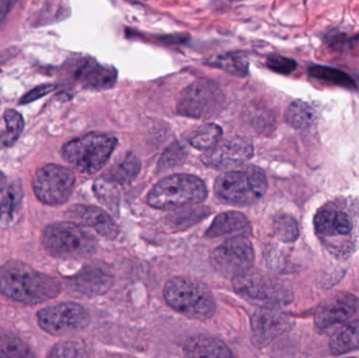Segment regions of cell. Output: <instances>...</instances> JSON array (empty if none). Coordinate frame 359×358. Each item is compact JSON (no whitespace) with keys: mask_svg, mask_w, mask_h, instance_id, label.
Returning a JSON list of instances; mask_svg holds the SVG:
<instances>
[{"mask_svg":"<svg viewBox=\"0 0 359 358\" xmlns=\"http://www.w3.org/2000/svg\"><path fill=\"white\" fill-rule=\"evenodd\" d=\"M314 230L325 249L339 260L359 248V199L341 198L327 202L314 216Z\"/></svg>","mask_w":359,"mask_h":358,"instance_id":"cell-1","label":"cell"},{"mask_svg":"<svg viewBox=\"0 0 359 358\" xmlns=\"http://www.w3.org/2000/svg\"><path fill=\"white\" fill-rule=\"evenodd\" d=\"M61 290L58 280L19 261H11L0 268V294L15 302L29 306L41 304L57 298Z\"/></svg>","mask_w":359,"mask_h":358,"instance_id":"cell-2","label":"cell"},{"mask_svg":"<svg viewBox=\"0 0 359 358\" xmlns=\"http://www.w3.org/2000/svg\"><path fill=\"white\" fill-rule=\"evenodd\" d=\"M268 189L265 172L259 166L224 172L215 181V193L219 201L229 205L248 206L257 203Z\"/></svg>","mask_w":359,"mask_h":358,"instance_id":"cell-3","label":"cell"},{"mask_svg":"<svg viewBox=\"0 0 359 358\" xmlns=\"http://www.w3.org/2000/svg\"><path fill=\"white\" fill-rule=\"evenodd\" d=\"M42 245L53 258L80 260L97 252L98 242L82 225L60 222L48 225L42 233Z\"/></svg>","mask_w":359,"mask_h":358,"instance_id":"cell-4","label":"cell"},{"mask_svg":"<svg viewBox=\"0 0 359 358\" xmlns=\"http://www.w3.org/2000/svg\"><path fill=\"white\" fill-rule=\"evenodd\" d=\"M117 144L113 135L90 132L65 143L61 155L81 174H95L107 165Z\"/></svg>","mask_w":359,"mask_h":358,"instance_id":"cell-5","label":"cell"},{"mask_svg":"<svg viewBox=\"0 0 359 358\" xmlns=\"http://www.w3.org/2000/svg\"><path fill=\"white\" fill-rule=\"evenodd\" d=\"M163 294L166 303L172 309L189 319L205 321L212 317L217 310L210 290L189 277L170 280L166 283Z\"/></svg>","mask_w":359,"mask_h":358,"instance_id":"cell-6","label":"cell"},{"mask_svg":"<svg viewBox=\"0 0 359 358\" xmlns=\"http://www.w3.org/2000/svg\"><path fill=\"white\" fill-rule=\"evenodd\" d=\"M232 283L238 296L259 308H282L293 301L292 291L288 286L261 271L249 269L236 275Z\"/></svg>","mask_w":359,"mask_h":358,"instance_id":"cell-7","label":"cell"},{"mask_svg":"<svg viewBox=\"0 0 359 358\" xmlns=\"http://www.w3.org/2000/svg\"><path fill=\"white\" fill-rule=\"evenodd\" d=\"M208 195L206 185L191 174H174L160 181L147 195V203L157 209H172L202 203Z\"/></svg>","mask_w":359,"mask_h":358,"instance_id":"cell-8","label":"cell"},{"mask_svg":"<svg viewBox=\"0 0 359 358\" xmlns=\"http://www.w3.org/2000/svg\"><path fill=\"white\" fill-rule=\"evenodd\" d=\"M226 104V96L212 80L192 82L180 95L177 111L184 117L210 119L219 115Z\"/></svg>","mask_w":359,"mask_h":358,"instance_id":"cell-9","label":"cell"},{"mask_svg":"<svg viewBox=\"0 0 359 358\" xmlns=\"http://www.w3.org/2000/svg\"><path fill=\"white\" fill-rule=\"evenodd\" d=\"M32 185L34 193L40 202L46 205H61L73 193L75 176L65 166L46 164L38 168Z\"/></svg>","mask_w":359,"mask_h":358,"instance_id":"cell-10","label":"cell"},{"mask_svg":"<svg viewBox=\"0 0 359 358\" xmlns=\"http://www.w3.org/2000/svg\"><path fill=\"white\" fill-rule=\"evenodd\" d=\"M39 327L55 336H69L81 331L90 324V315L77 303H60L37 312Z\"/></svg>","mask_w":359,"mask_h":358,"instance_id":"cell-11","label":"cell"},{"mask_svg":"<svg viewBox=\"0 0 359 358\" xmlns=\"http://www.w3.org/2000/svg\"><path fill=\"white\" fill-rule=\"evenodd\" d=\"M209 260L217 273L234 277L251 269L255 263V250L246 235H236L217 246Z\"/></svg>","mask_w":359,"mask_h":358,"instance_id":"cell-12","label":"cell"},{"mask_svg":"<svg viewBox=\"0 0 359 358\" xmlns=\"http://www.w3.org/2000/svg\"><path fill=\"white\" fill-rule=\"evenodd\" d=\"M114 284V275L107 265H86L77 275L67 279V290L76 298H95L107 294Z\"/></svg>","mask_w":359,"mask_h":358,"instance_id":"cell-13","label":"cell"},{"mask_svg":"<svg viewBox=\"0 0 359 358\" xmlns=\"http://www.w3.org/2000/svg\"><path fill=\"white\" fill-rule=\"evenodd\" d=\"M255 153L252 143L243 137H233L219 142L201 157L207 167L223 170L242 165Z\"/></svg>","mask_w":359,"mask_h":358,"instance_id":"cell-14","label":"cell"},{"mask_svg":"<svg viewBox=\"0 0 359 358\" xmlns=\"http://www.w3.org/2000/svg\"><path fill=\"white\" fill-rule=\"evenodd\" d=\"M359 308V301L350 292H341L325 301L316 313L314 324L318 330L330 329L337 325L346 323Z\"/></svg>","mask_w":359,"mask_h":358,"instance_id":"cell-15","label":"cell"},{"mask_svg":"<svg viewBox=\"0 0 359 358\" xmlns=\"http://www.w3.org/2000/svg\"><path fill=\"white\" fill-rule=\"evenodd\" d=\"M290 319L276 309H259L251 317L253 342L257 346L265 347L291 328Z\"/></svg>","mask_w":359,"mask_h":358,"instance_id":"cell-16","label":"cell"},{"mask_svg":"<svg viewBox=\"0 0 359 358\" xmlns=\"http://www.w3.org/2000/svg\"><path fill=\"white\" fill-rule=\"evenodd\" d=\"M67 219L77 224L88 226L99 235L109 240H115L119 235V227L111 216L101 208L94 206L74 205L65 212Z\"/></svg>","mask_w":359,"mask_h":358,"instance_id":"cell-17","label":"cell"},{"mask_svg":"<svg viewBox=\"0 0 359 358\" xmlns=\"http://www.w3.org/2000/svg\"><path fill=\"white\" fill-rule=\"evenodd\" d=\"M75 78L88 90H102L113 88L117 81V71L94 60H88L78 67Z\"/></svg>","mask_w":359,"mask_h":358,"instance_id":"cell-18","label":"cell"},{"mask_svg":"<svg viewBox=\"0 0 359 358\" xmlns=\"http://www.w3.org/2000/svg\"><path fill=\"white\" fill-rule=\"evenodd\" d=\"M251 226L248 219L238 212H227L219 214L207 229L205 237L209 239L228 235H250Z\"/></svg>","mask_w":359,"mask_h":358,"instance_id":"cell-19","label":"cell"},{"mask_svg":"<svg viewBox=\"0 0 359 358\" xmlns=\"http://www.w3.org/2000/svg\"><path fill=\"white\" fill-rule=\"evenodd\" d=\"M184 354L187 357H231L230 349L221 340L210 336H194L186 342Z\"/></svg>","mask_w":359,"mask_h":358,"instance_id":"cell-20","label":"cell"},{"mask_svg":"<svg viewBox=\"0 0 359 358\" xmlns=\"http://www.w3.org/2000/svg\"><path fill=\"white\" fill-rule=\"evenodd\" d=\"M141 170V162L134 153H128L114 164L105 179L119 184L133 182Z\"/></svg>","mask_w":359,"mask_h":358,"instance_id":"cell-21","label":"cell"},{"mask_svg":"<svg viewBox=\"0 0 359 358\" xmlns=\"http://www.w3.org/2000/svg\"><path fill=\"white\" fill-rule=\"evenodd\" d=\"M318 119V113L311 104L305 101H293L285 113V120L295 130H306L313 125Z\"/></svg>","mask_w":359,"mask_h":358,"instance_id":"cell-22","label":"cell"},{"mask_svg":"<svg viewBox=\"0 0 359 358\" xmlns=\"http://www.w3.org/2000/svg\"><path fill=\"white\" fill-rule=\"evenodd\" d=\"M332 354L344 355L359 350V321L346 326L330 340Z\"/></svg>","mask_w":359,"mask_h":358,"instance_id":"cell-23","label":"cell"},{"mask_svg":"<svg viewBox=\"0 0 359 358\" xmlns=\"http://www.w3.org/2000/svg\"><path fill=\"white\" fill-rule=\"evenodd\" d=\"M309 76L322 81L329 82L349 90H358V84L351 76L341 69H333L324 65H312L308 69Z\"/></svg>","mask_w":359,"mask_h":358,"instance_id":"cell-24","label":"cell"},{"mask_svg":"<svg viewBox=\"0 0 359 358\" xmlns=\"http://www.w3.org/2000/svg\"><path fill=\"white\" fill-rule=\"evenodd\" d=\"M222 136L223 130L217 124L207 123L194 130L188 138V142L194 149L209 151L219 144Z\"/></svg>","mask_w":359,"mask_h":358,"instance_id":"cell-25","label":"cell"},{"mask_svg":"<svg viewBox=\"0 0 359 358\" xmlns=\"http://www.w3.org/2000/svg\"><path fill=\"white\" fill-rule=\"evenodd\" d=\"M211 67L223 69L231 75L238 77H245L248 74L249 61L244 55L238 53H227V54L219 55L215 57L207 62Z\"/></svg>","mask_w":359,"mask_h":358,"instance_id":"cell-26","label":"cell"},{"mask_svg":"<svg viewBox=\"0 0 359 358\" xmlns=\"http://www.w3.org/2000/svg\"><path fill=\"white\" fill-rule=\"evenodd\" d=\"M21 202H22V188L20 183L15 181L8 186L0 203V222L2 224H11L20 208Z\"/></svg>","mask_w":359,"mask_h":358,"instance_id":"cell-27","label":"cell"},{"mask_svg":"<svg viewBox=\"0 0 359 358\" xmlns=\"http://www.w3.org/2000/svg\"><path fill=\"white\" fill-rule=\"evenodd\" d=\"M6 130L0 135V144L4 147H11L17 142L25 128V121L20 113L15 109H6L4 111Z\"/></svg>","mask_w":359,"mask_h":358,"instance_id":"cell-28","label":"cell"},{"mask_svg":"<svg viewBox=\"0 0 359 358\" xmlns=\"http://www.w3.org/2000/svg\"><path fill=\"white\" fill-rule=\"evenodd\" d=\"M33 353L29 346L18 336L10 333L0 334V357H31Z\"/></svg>","mask_w":359,"mask_h":358,"instance_id":"cell-29","label":"cell"},{"mask_svg":"<svg viewBox=\"0 0 359 358\" xmlns=\"http://www.w3.org/2000/svg\"><path fill=\"white\" fill-rule=\"evenodd\" d=\"M276 237L284 243H293L299 237V224L293 216L280 214L273 221Z\"/></svg>","mask_w":359,"mask_h":358,"instance_id":"cell-30","label":"cell"},{"mask_svg":"<svg viewBox=\"0 0 359 358\" xmlns=\"http://www.w3.org/2000/svg\"><path fill=\"white\" fill-rule=\"evenodd\" d=\"M94 193L99 201L109 207L111 212H115L119 208V193L111 181L107 179L97 180L94 184Z\"/></svg>","mask_w":359,"mask_h":358,"instance_id":"cell-31","label":"cell"},{"mask_svg":"<svg viewBox=\"0 0 359 358\" xmlns=\"http://www.w3.org/2000/svg\"><path fill=\"white\" fill-rule=\"evenodd\" d=\"M186 157H187V151L184 145L179 142L172 143L162 153L161 159L159 161V172L181 165L185 161Z\"/></svg>","mask_w":359,"mask_h":358,"instance_id":"cell-32","label":"cell"},{"mask_svg":"<svg viewBox=\"0 0 359 358\" xmlns=\"http://www.w3.org/2000/svg\"><path fill=\"white\" fill-rule=\"evenodd\" d=\"M86 348L79 343L65 342L57 345L52 352L48 354L50 357H86Z\"/></svg>","mask_w":359,"mask_h":358,"instance_id":"cell-33","label":"cell"},{"mask_svg":"<svg viewBox=\"0 0 359 358\" xmlns=\"http://www.w3.org/2000/svg\"><path fill=\"white\" fill-rule=\"evenodd\" d=\"M267 65L271 71H276V73L289 75V74L295 71L297 63L293 59L280 56V55H274V56L268 58Z\"/></svg>","mask_w":359,"mask_h":358,"instance_id":"cell-34","label":"cell"},{"mask_svg":"<svg viewBox=\"0 0 359 358\" xmlns=\"http://www.w3.org/2000/svg\"><path fill=\"white\" fill-rule=\"evenodd\" d=\"M209 212H207L206 208H196V209L189 210V216H188V210L182 212V214H176V223L178 226L188 224L192 225L194 223L198 222L205 216H208Z\"/></svg>","mask_w":359,"mask_h":358,"instance_id":"cell-35","label":"cell"},{"mask_svg":"<svg viewBox=\"0 0 359 358\" xmlns=\"http://www.w3.org/2000/svg\"><path fill=\"white\" fill-rule=\"evenodd\" d=\"M54 90L55 85H53V84H42V85L37 86V88L29 90L27 94H25V96L21 98L20 104H27V103L34 102V101L38 100V99L50 94V92H53Z\"/></svg>","mask_w":359,"mask_h":358,"instance_id":"cell-36","label":"cell"},{"mask_svg":"<svg viewBox=\"0 0 359 358\" xmlns=\"http://www.w3.org/2000/svg\"><path fill=\"white\" fill-rule=\"evenodd\" d=\"M18 0H0V29H4L8 14Z\"/></svg>","mask_w":359,"mask_h":358,"instance_id":"cell-37","label":"cell"},{"mask_svg":"<svg viewBox=\"0 0 359 358\" xmlns=\"http://www.w3.org/2000/svg\"><path fill=\"white\" fill-rule=\"evenodd\" d=\"M6 186V177L4 176V172H0V191H4Z\"/></svg>","mask_w":359,"mask_h":358,"instance_id":"cell-38","label":"cell"}]
</instances>
